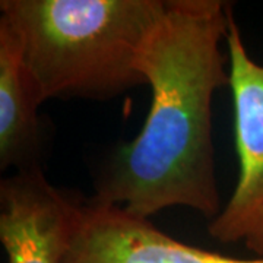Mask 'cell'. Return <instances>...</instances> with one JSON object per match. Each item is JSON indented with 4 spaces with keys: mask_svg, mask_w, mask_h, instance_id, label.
<instances>
[{
    "mask_svg": "<svg viewBox=\"0 0 263 263\" xmlns=\"http://www.w3.org/2000/svg\"><path fill=\"white\" fill-rule=\"evenodd\" d=\"M227 9L219 0H167L136 57L152 92L149 113L135 141L119 146L100 171L92 202L145 219L176 206L208 219L221 212L212 100L231 84L221 50Z\"/></svg>",
    "mask_w": 263,
    "mask_h": 263,
    "instance_id": "obj_1",
    "label": "cell"
},
{
    "mask_svg": "<svg viewBox=\"0 0 263 263\" xmlns=\"http://www.w3.org/2000/svg\"><path fill=\"white\" fill-rule=\"evenodd\" d=\"M162 0H2L46 100L108 101L146 85L136 57Z\"/></svg>",
    "mask_w": 263,
    "mask_h": 263,
    "instance_id": "obj_2",
    "label": "cell"
},
{
    "mask_svg": "<svg viewBox=\"0 0 263 263\" xmlns=\"http://www.w3.org/2000/svg\"><path fill=\"white\" fill-rule=\"evenodd\" d=\"M227 12L238 179L226 206L209 221L208 233L222 245H243L263 257V63L249 54L230 5Z\"/></svg>",
    "mask_w": 263,
    "mask_h": 263,
    "instance_id": "obj_3",
    "label": "cell"
},
{
    "mask_svg": "<svg viewBox=\"0 0 263 263\" xmlns=\"http://www.w3.org/2000/svg\"><path fill=\"white\" fill-rule=\"evenodd\" d=\"M63 263H263V257H233L189 246L149 219L88 197Z\"/></svg>",
    "mask_w": 263,
    "mask_h": 263,
    "instance_id": "obj_5",
    "label": "cell"
},
{
    "mask_svg": "<svg viewBox=\"0 0 263 263\" xmlns=\"http://www.w3.org/2000/svg\"><path fill=\"white\" fill-rule=\"evenodd\" d=\"M85 199L53 186L43 170L0 181V243L8 263H63Z\"/></svg>",
    "mask_w": 263,
    "mask_h": 263,
    "instance_id": "obj_4",
    "label": "cell"
},
{
    "mask_svg": "<svg viewBox=\"0 0 263 263\" xmlns=\"http://www.w3.org/2000/svg\"><path fill=\"white\" fill-rule=\"evenodd\" d=\"M46 101L13 29L0 18V168L43 170L46 138L38 116Z\"/></svg>",
    "mask_w": 263,
    "mask_h": 263,
    "instance_id": "obj_6",
    "label": "cell"
}]
</instances>
